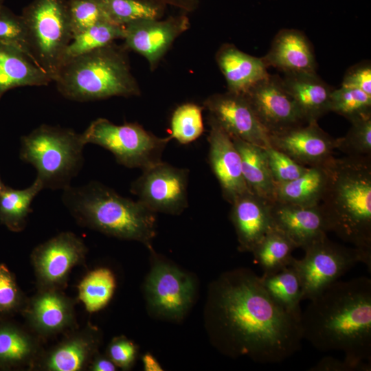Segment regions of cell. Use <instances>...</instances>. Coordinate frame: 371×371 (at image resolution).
Wrapping results in <instances>:
<instances>
[{
    "label": "cell",
    "instance_id": "6da1fadb",
    "mask_svg": "<svg viewBox=\"0 0 371 371\" xmlns=\"http://www.w3.org/2000/svg\"><path fill=\"white\" fill-rule=\"evenodd\" d=\"M301 313L276 302L249 269L227 271L211 286V335L219 350L232 357L246 356L262 364L289 358L301 348Z\"/></svg>",
    "mask_w": 371,
    "mask_h": 371
},
{
    "label": "cell",
    "instance_id": "7a4b0ae2",
    "mask_svg": "<svg viewBox=\"0 0 371 371\" xmlns=\"http://www.w3.org/2000/svg\"><path fill=\"white\" fill-rule=\"evenodd\" d=\"M309 300L300 317L303 339L371 362V280H337Z\"/></svg>",
    "mask_w": 371,
    "mask_h": 371
},
{
    "label": "cell",
    "instance_id": "3957f363",
    "mask_svg": "<svg viewBox=\"0 0 371 371\" xmlns=\"http://www.w3.org/2000/svg\"><path fill=\"white\" fill-rule=\"evenodd\" d=\"M326 166L327 181L319 205L326 232L371 258L370 157L332 156Z\"/></svg>",
    "mask_w": 371,
    "mask_h": 371
},
{
    "label": "cell",
    "instance_id": "277c9868",
    "mask_svg": "<svg viewBox=\"0 0 371 371\" xmlns=\"http://www.w3.org/2000/svg\"><path fill=\"white\" fill-rule=\"evenodd\" d=\"M62 201L80 226L119 239L139 242L150 250L156 213L138 200L117 194L97 181L63 190Z\"/></svg>",
    "mask_w": 371,
    "mask_h": 371
},
{
    "label": "cell",
    "instance_id": "5b68a950",
    "mask_svg": "<svg viewBox=\"0 0 371 371\" xmlns=\"http://www.w3.org/2000/svg\"><path fill=\"white\" fill-rule=\"evenodd\" d=\"M127 49L115 42L65 63L54 80L65 98L89 102L112 97L139 96Z\"/></svg>",
    "mask_w": 371,
    "mask_h": 371
},
{
    "label": "cell",
    "instance_id": "8992f818",
    "mask_svg": "<svg viewBox=\"0 0 371 371\" xmlns=\"http://www.w3.org/2000/svg\"><path fill=\"white\" fill-rule=\"evenodd\" d=\"M85 145L72 128L43 124L21 137L19 157L35 168L43 189L63 190L82 169Z\"/></svg>",
    "mask_w": 371,
    "mask_h": 371
},
{
    "label": "cell",
    "instance_id": "52a82bcc",
    "mask_svg": "<svg viewBox=\"0 0 371 371\" xmlns=\"http://www.w3.org/2000/svg\"><path fill=\"white\" fill-rule=\"evenodd\" d=\"M21 16L32 58L54 82L73 37L68 0H33Z\"/></svg>",
    "mask_w": 371,
    "mask_h": 371
},
{
    "label": "cell",
    "instance_id": "ba28073f",
    "mask_svg": "<svg viewBox=\"0 0 371 371\" xmlns=\"http://www.w3.org/2000/svg\"><path fill=\"white\" fill-rule=\"evenodd\" d=\"M81 135L85 144L110 151L119 164L142 170L162 161V153L172 139L157 137L135 122L117 125L104 117L92 121Z\"/></svg>",
    "mask_w": 371,
    "mask_h": 371
},
{
    "label": "cell",
    "instance_id": "9c48e42d",
    "mask_svg": "<svg viewBox=\"0 0 371 371\" xmlns=\"http://www.w3.org/2000/svg\"><path fill=\"white\" fill-rule=\"evenodd\" d=\"M304 250V258H294L291 262L300 279L302 300L314 297L358 262L371 269V258L355 247L333 243L326 236Z\"/></svg>",
    "mask_w": 371,
    "mask_h": 371
},
{
    "label": "cell",
    "instance_id": "30bf717a",
    "mask_svg": "<svg viewBox=\"0 0 371 371\" xmlns=\"http://www.w3.org/2000/svg\"><path fill=\"white\" fill-rule=\"evenodd\" d=\"M189 170L162 161L144 170L131 192L155 213L180 214L188 205Z\"/></svg>",
    "mask_w": 371,
    "mask_h": 371
},
{
    "label": "cell",
    "instance_id": "8fae6325",
    "mask_svg": "<svg viewBox=\"0 0 371 371\" xmlns=\"http://www.w3.org/2000/svg\"><path fill=\"white\" fill-rule=\"evenodd\" d=\"M87 248L71 232H61L36 246L31 254L38 290H61L67 286L71 269L82 264Z\"/></svg>",
    "mask_w": 371,
    "mask_h": 371
},
{
    "label": "cell",
    "instance_id": "7c38bea8",
    "mask_svg": "<svg viewBox=\"0 0 371 371\" xmlns=\"http://www.w3.org/2000/svg\"><path fill=\"white\" fill-rule=\"evenodd\" d=\"M144 289L153 312L168 319L181 318L190 307L194 295L191 277L162 260H157L153 265Z\"/></svg>",
    "mask_w": 371,
    "mask_h": 371
},
{
    "label": "cell",
    "instance_id": "4fadbf2b",
    "mask_svg": "<svg viewBox=\"0 0 371 371\" xmlns=\"http://www.w3.org/2000/svg\"><path fill=\"white\" fill-rule=\"evenodd\" d=\"M124 26V46L142 56L154 70L174 41L190 26L185 14L166 19H144Z\"/></svg>",
    "mask_w": 371,
    "mask_h": 371
},
{
    "label": "cell",
    "instance_id": "5bb4252c",
    "mask_svg": "<svg viewBox=\"0 0 371 371\" xmlns=\"http://www.w3.org/2000/svg\"><path fill=\"white\" fill-rule=\"evenodd\" d=\"M209 117L230 137H236L262 148L270 145L269 134L258 120L243 94L227 91L214 93L203 102Z\"/></svg>",
    "mask_w": 371,
    "mask_h": 371
},
{
    "label": "cell",
    "instance_id": "9a60e30c",
    "mask_svg": "<svg viewBox=\"0 0 371 371\" xmlns=\"http://www.w3.org/2000/svg\"><path fill=\"white\" fill-rule=\"evenodd\" d=\"M243 95L269 135L306 123L278 76L269 75Z\"/></svg>",
    "mask_w": 371,
    "mask_h": 371
},
{
    "label": "cell",
    "instance_id": "2e32d148",
    "mask_svg": "<svg viewBox=\"0 0 371 371\" xmlns=\"http://www.w3.org/2000/svg\"><path fill=\"white\" fill-rule=\"evenodd\" d=\"M75 302L61 290H38L22 311L28 328L44 339L76 328Z\"/></svg>",
    "mask_w": 371,
    "mask_h": 371
},
{
    "label": "cell",
    "instance_id": "e0dca14e",
    "mask_svg": "<svg viewBox=\"0 0 371 371\" xmlns=\"http://www.w3.org/2000/svg\"><path fill=\"white\" fill-rule=\"evenodd\" d=\"M100 331L95 326L70 330L60 342L43 350L32 370L81 371L87 370L101 344Z\"/></svg>",
    "mask_w": 371,
    "mask_h": 371
},
{
    "label": "cell",
    "instance_id": "ac0fdd59",
    "mask_svg": "<svg viewBox=\"0 0 371 371\" xmlns=\"http://www.w3.org/2000/svg\"><path fill=\"white\" fill-rule=\"evenodd\" d=\"M269 138L271 146L308 167L324 163L336 148V139L325 133L317 122L296 126L269 135Z\"/></svg>",
    "mask_w": 371,
    "mask_h": 371
},
{
    "label": "cell",
    "instance_id": "d6986e66",
    "mask_svg": "<svg viewBox=\"0 0 371 371\" xmlns=\"http://www.w3.org/2000/svg\"><path fill=\"white\" fill-rule=\"evenodd\" d=\"M208 160L224 199L232 203L249 192L245 181L239 153L230 136L209 117Z\"/></svg>",
    "mask_w": 371,
    "mask_h": 371
},
{
    "label": "cell",
    "instance_id": "ffe728a7",
    "mask_svg": "<svg viewBox=\"0 0 371 371\" xmlns=\"http://www.w3.org/2000/svg\"><path fill=\"white\" fill-rule=\"evenodd\" d=\"M273 225L303 249L326 236L319 205L302 206L274 200L270 202Z\"/></svg>",
    "mask_w": 371,
    "mask_h": 371
},
{
    "label": "cell",
    "instance_id": "44dd1931",
    "mask_svg": "<svg viewBox=\"0 0 371 371\" xmlns=\"http://www.w3.org/2000/svg\"><path fill=\"white\" fill-rule=\"evenodd\" d=\"M230 219L240 251L251 252L274 226L270 201L247 192L232 203Z\"/></svg>",
    "mask_w": 371,
    "mask_h": 371
},
{
    "label": "cell",
    "instance_id": "7402d4cb",
    "mask_svg": "<svg viewBox=\"0 0 371 371\" xmlns=\"http://www.w3.org/2000/svg\"><path fill=\"white\" fill-rule=\"evenodd\" d=\"M280 79L306 123L317 122L330 111L333 89L316 72L284 73Z\"/></svg>",
    "mask_w": 371,
    "mask_h": 371
},
{
    "label": "cell",
    "instance_id": "603a6c76",
    "mask_svg": "<svg viewBox=\"0 0 371 371\" xmlns=\"http://www.w3.org/2000/svg\"><path fill=\"white\" fill-rule=\"evenodd\" d=\"M262 59L267 67H273L284 74L316 72L313 48L305 35L297 30L279 31L269 52Z\"/></svg>",
    "mask_w": 371,
    "mask_h": 371
},
{
    "label": "cell",
    "instance_id": "cb8c5ba5",
    "mask_svg": "<svg viewBox=\"0 0 371 371\" xmlns=\"http://www.w3.org/2000/svg\"><path fill=\"white\" fill-rule=\"evenodd\" d=\"M216 61L231 93L245 94L270 75L262 58L247 54L232 44L220 47Z\"/></svg>",
    "mask_w": 371,
    "mask_h": 371
},
{
    "label": "cell",
    "instance_id": "d4e9b609",
    "mask_svg": "<svg viewBox=\"0 0 371 371\" xmlns=\"http://www.w3.org/2000/svg\"><path fill=\"white\" fill-rule=\"evenodd\" d=\"M43 350L41 339L29 328L0 318V369L32 370Z\"/></svg>",
    "mask_w": 371,
    "mask_h": 371
},
{
    "label": "cell",
    "instance_id": "484cf974",
    "mask_svg": "<svg viewBox=\"0 0 371 371\" xmlns=\"http://www.w3.org/2000/svg\"><path fill=\"white\" fill-rule=\"evenodd\" d=\"M52 82L46 73L26 54L0 43V100L12 89L47 86Z\"/></svg>",
    "mask_w": 371,
    "mask_h": 371
},
{
    "label": "cell",
    "instance_id": "4316f807",
    "mask_svg": "<svg viewBox=\"0 0 371 371\" xmlns=\"http://www.w3.org/2000/svg\"><path fill=\"white\" fill-rule=\"evenodd\" d=\"M237 148L248 190L268 201L276 200V185L268 165L265 148L236 137H231Z\"/></svg>",
    "mask_w": 371,
    "mask_h": 371
},
{
    "label": "cell",
    "instance_id": "83f0119b",
    "mask_svg": "<svg viewBox=\"0 0 371 371\" xmlns=\"http://www.w3.org/2000/svg\"><path fill=\"white\" fill-rule=\"evenodd\" d=\"M326 161L309 166L293 181L276 184V200L306 207L318 205L327 181Z\"/></svg>",
    "mask_w": 371,
    "mask_h": 371
},
{
    "label": "cell",
    "instance_id": "f1b7e54d",
    "mask_svg": "<svg viewBox=\"0 0 371 371\" xmlns=\"http://www.w3.org/2000/svg\"><path fill=\"white\" fill-rule=\"evenodd\" d=\"M42 190V185L36 179L25 189L5 186L0 194V223L12 232L23 231L32 212V203Z\"/></svg>",
    "mask_w": 371,
    "mask_h": 371
},
{
    "label": "cell",
    "instance_id": "f546056e",
    "mask_svg": "<svg viewBox=\"0 0 371 371\" xmlns=\"http://www.w3.org/2000/svg\"><path fill=\"white\" fill-rule=\"evenodd\" d=\"M296 248V244L274 225L251 253L263 273H272L291 264L292 252Z\"/></svg>",
    "mask_w": 371,
    "mask_h": 371
},
{
    "label": "cell",
    "instance_id": "4dcf8cb0",
    "mask_svg": "<svg viewBox=\"0 0 371 371\" xmlns=\"http://www.w3.org/2000/svg\"><path fill=\"white\" fill-rule=\"evenodd\" d=\"M260 282L271 297L288 311L301 313L302 300L300 279L297 271L290 265L272 273H263Z\"/></svg>",
    "mask_w": 371,
    "mask_h": 371
},
{
    "label": "cell",
    "instance_id": "1f68e13d",
    "mask_svg": "<svg viewBox=\"0 0 371 371\" xmlns=\"http://www.w3.org/2000/svg\"><path fill=\"white\" fill-rule=\"evenodd\" d=\"M116 288L112 271L100 267L88 272L78 285V298L89 313L104 308L111 301Z\"/></svg>",
    "mask_w": 371,
    "mask_h": 371
},
{
    "label": "cell",
    "instance_id": "d6a6232c",
    "mask_svg": "<svg viewBox=\"0 0 371 371\" xmlns=\"http://www.w3.org/2000/svg\"><path fill=\"white\" fill-rule=\"evenodd\" d=\"M106 19L124 25L131 22L161 19L165 5L154 0H98Z\"/></svg>",
    "mask_w": 371,
    "mask_h": 371
},
{
    "label": "cell",
    "instance_id": "836d02e7",
    "mask_svg": "<svg viewBox=\"0 0 371 371\" xmlns=\"http://www.w3.org/2000/svg\"><path fill=\"white\" fill-rule=\"evenodd\" d=\"M123 25L102 21L72 37L65 52L63 64L78 56L123 39ZM62 67V66H61Z\"/></svg>",
    "mask_w": 371,
    "mask_h": 371
},
{
    "label": "cell",
    "instance_id": "e575fe53",
    "mask_svg": "<svg viewBox=\"0 0 371 371\" xmlns=\"http://www.w3.org/2000/svg\"><path fill=\"white\" fill-rule=\"evenodd\" d=\"M203 107L188 102L179 105L170 119V137L181 144L197 139L204 131Z\"/></svg>",
    "mask_w": 371,
    "mask_h": 371
},
{
    "label": "cell",
    "instance_id": "d590c367",
    "mask_svg": "<svg viewBox=\"0 0 371 371\" xmlns=\"http://www.w3.org/2000/svg\"><path fill=\"white\" fill-rule=\"evenodd\" d=\"M330 111L347 118L350 122L371 115V95L363 91L341 86L333 89Z\"/></svg>",
    "mask_w": 371,
    "mask_h": 371
},
{
    "label": "cell",
    "instance_id": "8d00e7d4",
    "mask_svg": "<svg viewBox=\"0 0 371 371\" xmlns=\"http://www.w3.org/2000/svg\"><path fill=\"white\" fill-rule=\"evenodd\" d=\"M346 135L336 139V148L347 156H371V115L352 120Z\"/></svg>",
    "mask_w": 371,
    "mask_h": 371
},
{
    "label": "cell",
    "instance_id": "74e56055",
    "mask_svg": "<svg viewBox=\"0 0 371 371\" xmlns=\"http://www.w3.org/2000/svg\"><path fill=\"white\" fill-rule=\"evenodd\" d=\"M27 300L19 286L14 275L0 265V318L22 312Z\"/></svg>",
    "mask_w": 371,
    "mask_h": 371
},
{
    "label": "cell",
    "instance_id": "f35d334b",
    "mask_svg": "<svg viewBox=\"0 0 371 371\" xmlns=\"http://www.w3.org/2000/svg\"><path fill=\"white\" fill-rule=\"evenodd\" d=\"M73 36L102 21H109L98 0H68Z\"/></svg>",
    "mask_w": 371,
    "mask_h": 371
},
{
    "label": "cell",
    "instance_id": "ab89813d",
    "mask_svg": "<svg viewBox=\"0 0 371 371\" xmlns=\"http://www.w3.org/2000/svg\"><path fill=\"white\" fill-rule=\"evenodd\" d=\"M0 43L16 48L32 58L21 16L3 5L0 7Z\"/></svg>",
    "mask_w": 371,
    "mask_h": 371
},
{
    "label": "cell",
    "instance_id": "60d3db41",
    "mask_svg": "<svg viewBox=\"0 0 371 371\" xmlns=\"http://www.w3.org/2000/svg\"><path fill=\"white\" fill-rule=\"evenodd\" d=\"M268 165L276 184L287 183L302 176L308 169L271 146L265 148Z\"/></svg>",
    "mask_w": 371,
    "mask_h": 371
},
{
    "label": "cell",
    "instance_id": "b9f144b4",
    "mask_svg": "<svg viewBox=\"0 0 371 371\" xmlns=\"http://www.w3.org/2000/svg\"><path fill=\"white\" fill-rule=\"evenodd\" d=\"M106 355L117 368L128 370L137 358V346L125 336L115 337L108 345Z\"/></svg>",
    "mask_w": 371,
    "mask_h": 371
},
{
    "label": "cell",
    "instance_id": "7bdbcfd3",
    "mask_svg": "<svg viewBox=\"0 0 371 371\" xmlns=\"http://www.w3.org/2000/svg\"><path fill=\"white\" fill-rule=\"evenodd\" d=\"M341 86L360 89L371 95V65L368 61L357 64L348 69Z\"/></svg>",
    "mask_w": 371,
    "mask_h": 371
},
{
    "label": "cell",
    "instance_id": "ee69618b",
    "mask_svg": "<svg viewBox=\"0 0 371 371\" xmlns=\"http://www.w3.org/2000/svg\"><path fill=\"white\" fill-rule=\"evenodd\" d=\"M371 362L345 357L339 360L331 357L321 359L309 370L312 371H370Z\"/></svg>",
    "mask_w": 371,
    "mask_h": 371
},
{
    "label": "cell",
    "instance_id": "f6af8a7d",
    "mask_svg": "<svg viewBox=\"0 0 371 371\" xmlns=\"http://www.w3.org/2000/svg\"><path fill=\"white\" fill-rule=\"evenodd\" d=\"M117 367L106 355L99 352L91 361L87 370L91 371H115Z\"/></svg>",
    "mask_w": 371,
    "mask_h": 371
},
{
    "label": "cell",
    "instance_id": "bcb514c9",
    "mask_svg": "<svg viewBox=\"0 0 371 371\" xmlns=\"http://www.w3.org/2000/svg\"><path fill=\"white\" fill-rule=\"evenodd\" d=\"M164 5L179 9L185 12H192L196 10L200 3V0H154Z\"/></svg>",
    "mask_w": 371,
    "mask_h": 371
},
{
    "label": "cell",
    "instance_id": "7dc6e473",
    "mask_svg": "<svg viewBox=\"0 0 371 371\" xmlns=\"http://www.w3.org/2000/svg\"><path fill=\"white\" fill-rule=\"evenodd\" d=\"M144 369L146 371H161V366L157 360L150 353H146L142 357Z\"/></svg>",
    "mask_w": 371,
    "mask_h": 371
},
{
    "label": "cell",
    "instance_id": "c3c4849f",
    "mask_svg": "<svg viewBox=\"0 0 371 371\" xmlns=\"http://www.w3.org/2000/svg\"><path fill=\"white\" fill-rule=\"evenodd\" d=\"M4 187H5V185L1 181V177H0V194H1V192H2V190H3Z\"/></svg>",
    "mask_w": 371,
    "mask_h": 371
},
{
    "label": "cell",
    "instance_id": "681fc988",
    "mask_svg": "<svg viewBox=\"0 0 371 371\" xmlns=\"http://www.w3.org/2000/svg\"><path fill=\"white\" fill-rule=\"evenodd\" d=\"M3 0H0V7L3 5Z\"/></svg>",
    "mask_w": 371,
    "mask_h": 371
}]
</instances>
